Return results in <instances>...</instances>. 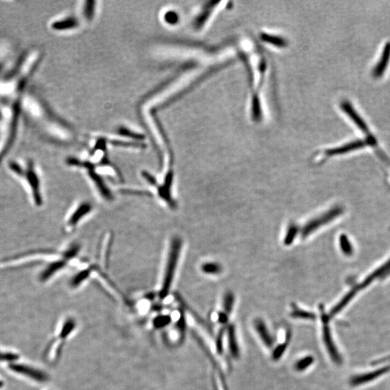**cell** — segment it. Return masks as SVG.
<instances>
[{
    "label": "cell",
    "instance_id": "6da1fadb",
    "mask_svg": "<svg viewBox=\"0 0 390 390\" xmlns=\"http://www.w3.org/2000/svg\"><path fill=\"white\" fill-rule=\"evenodd\" d=\"M40 51L30 48L14 60L12 67L0 78V103L20 101L26 91L29 79L39 63Z\"/></svg>",
    "mask_w": 390,
    "mask_h": 390
},
{
    "label": "cell",
    "instance_id": "7a4b0ae2",
    "mask_svg": "<svg viewBox=\"0 0 390 390\" xmlns=\"http://www.w3.org/2000/svg\"><path fill=\"white\" fill-rule=\"evenodd\" d=\"M390 279V255L383 261L374 267L361 278L355 280L349 285L347 291L341 296L334 307L330 310L329 316L332 319L346 310L356 299L379 283Z\"/></svg>",
    "mask_w": 390,
    "mask_h": 390
},
{
    "label": "cell",
    "instance_id": "3957f363",
    "mask_svg": "<svg viewBox=\"0 0 390 390\" xmlns=\"http://www.w3.org/2000/svg\"><path fill=\"white\" fill-rule=\"evenodd\" d=\"M6 167L9 174L23 186L33 205L42 206L43 198L41 182L34 162L32 160L22 161L13 158L7 162Z\"/></svg>",
    "mask_w": 390,
    "mask_h": 390
},
{
    "label": "cell",
    "instance_id": "277c9868",
    "mask_svg": "<svg viewBox=\"0 0 390 390\" xmlns=\"http://www.w3.org/2000/svg\"><path fill=\"white\" fill-rule=\"evenodd\" d=\"M2 121L0 124V165L13 146L18 132L20 117V101L1 104Z\"/></svg>",
    "mask_w": 390,
    "mask_h": 390
},
{
    "label": "cell",
    "instance_id": "5b68a950",
    "mask_svg": "<svg viewBox=\"0 0 390 390\" xmlns=\"http://www.w3.org/2000/svg\"><path fill=\"white\" fill-rule=\"evenodd\" d=\"M346 214V207L340 204L333 205L328 210L312 218L304 225V227L300 230L302 239H306L324 226H328L330 223L341 219Z\"/></svg>",
    "mask_w": 390,
    "mask_h": 390
},
{
    "label": "cell",
    "instance_id": "8992f818",
    "mask_svg": "<svg viewBox=\"0 0 390 390\" xmlns=\"http://www.w3.org/2000/svg\"><path fill=\"white\" fill-rule=\"evenodd\" d=\"M182 245V242L180 238L175 237L171 241L167 263H166V270H165L164 278H163V285H162L161 292H160V296L161 298L166 297L168 295V291H169L170 288L172 284L176 267H177L178 262H179V256H180Z\"/></svg>",
    "mask_w": 390,
    "mask_h": 390
},
{
    "label": "cell",
    "instance_id": "52a82bcc",
    "mask_svg": "<svg viewBox=\"0 0 390 390\" xmlns=\"http://www.w3.org/2000/svg\"><path fill=\"white\" fill-rule=\"evenodd\" d=\"M320 310L321 311V319L323 322V338L324 344H325L328 355L330 357L332 362L337 366H341L343 364V357L341 351L337 346L331 328L330 326V321L332 320L328 315V313L324 310L323 305L320 306Z\"/></svg>",
    "mask_w": 390,
    "mask_h": 390
},
{
    "label": "cell",
    "instance_id": "ba28073f",
    "mask_svg": "<svg viewBox=\"0 0 390 390\" xmlns=\"http://www.w3.org/2000/svg\"><path fill=\"white\" fill-rule=\"evenodd\" d=\"M341 109L349 118L357 126V127L361 131L364 132L366 135H371L370 129H369L368 124L365 122L363 118L357 112V110L353 106L352 103L349 101H343L341 103Z\"/></svg>",
    "mask_w": 390,
    "mask_h": 390
},
{
    "label": "cell",
    "instance_id": "9c48e42d",
    "mask_svg": "<svg viewBox=\"0 0 390 390\" xmlns=\"http://www.w3.org/2000/svg\"><path fill=\"white\" fill-rule=\"evenodd\" d=\"M390 61V42L385 43L384 46L380 60L377 61L376 65L372 70V76L375 78L380 79L383 77L386 72Z\"/></svg>",
    "mask_w": 390,
    "mask_h": 390
},
{
    "label": "cell",
    "instance_id": "30bf717a",
    "mask_svg": "<svg viewBox=\"0 0 390 390\" xmlns=\"http://www.w3.org/2000/svg\"><path fill=\"white\" fill-rule=\"evenodd\" d=\"M173 175L174 174H173L172 171H170L169 173H168L166 179H165L164 184L158 188V194H159L160 197L167 202L170 206L172 207V208H175L176 203L173 200L171 193V185H172L173 182Z\"/></svg>",
    "mask_w": 390,
    "mask_h": 390
},
{
    "label": "cell",
    "instance_id": "8fae6325",
    "mask_svg": "<svg viewBox=\"0 0 390 390\" xmlns=\"http://www.w3.org/2000/svg\"><path fill=\"white\" fill-rule=\"evenodd\" d=\"M338 246L341 253L345 257H351L355 255L356 247L350 236L346 234H341L338 239Z\"/></svg>",
    "mask_w": 390,
    "mask_h": 390
},
{
    "label": "cell",
    "instance_id": "7c38bea8",
    "mask_svg": "<svg viewBox=\"0 0 390 390\" xmlns=\"http://www.w3.org/2000/svg\"><path fill=\"white\" fill-rule=\"evenodd\" d=\"M92 210V206L90 203L88 202H83L79 205L78 208L76 209L75 211L74 212L73 215L69 218V221H68V226L70 227H73L76 226L77 223L82 219L83 217L90 213Z\"/></svg>",
    "mask_w": 390,
    "mask_h": 390
},
{
    "label": "cell",
    "instance_id": "4fadbf2b",
    "mask_svg": "<svg viewBox=\"0 0 390 390\" xmlns=\"http://www.w3.org/2000/svg\"><path fill=\"white\" fill-rule=\"evenodd\" d=\"M256 330L258 332L260 338L263 340V343L268 346V348H271L273 345V339L270 336L269 332L265 323L261 320H257L255 323Z\"/></svg>",
    "mask_w": 390,
    "mask_h": 390
},
{
    "label": "cell",
    "instance_id": "5bb4252c",
    "mask_svg": "<svg viewBox=\"0 0 390 390\" xmlns=\"http://www.w3.org/2000/svg\"><path fill=\"white\" fill-rule=\"evenodd\" d=\"M229 349L231 355L234 358L238 359L239 357V350L236 341L235 328L233 325H230L229 328Z\"/></svg>",
    "mask_w": 390,
    "mask_h": 390
},
{
    "label": "cell",
    "instance_id": "9a60e30c",
    "mask_svg": "<svg viewBox=\"0 0 390 390\" xmlns=\"http://www.w3.org/2000/svg\"><path fill=\"white\" fill-rule=\"evenodd\" d=\"M300 230L299 226L295 224V223H291L289 226V229H288L286 237H285V245L289 246L291 245V244H293L294 239H296V236L300 232Z\"/></svg>",
    "mask_w": 390,
    "mask_h": 390
},
{
    "label": "cell",
    "instance_id": "2e32d148",
    "mask_svg": "<svg viewBox=\"0 0 390 390\" xmlns=\"http://www.w3.org/2000/svg\"><path fill=\"white\" fill-rule=\"evenodd\" d=\"M202 270L206 274L218 275L222 273L223 268L219 263H207L202 265Z\"/></svg>",
    "mask_w": 390,
    "mask_h": 390
},
{
    "label": "cell",
    "instance_id": "e0dca14e",
    "mask_svg": "<svg viewBox=\"0 0 390 390\" xmlns=\"http://www.w3.org/2000/svg\"><path fill=\"white\" fill-rule=\"evenodd\" d=\"M234 300H235V297H234V294L231 291H228L224 296V301H223V307H224L225 313L226 315H229L231 314V311H232L233 306H234Z\"/></svg>",
    "mask_w": 390,
    "mask_h": 390
},
{
    "label": "cell",
    "instance_id": "ac0fdd59",
    "mask_svg": "<svg viewBox=\"0 0 390 390\" xmlns=\"http://www.w3.org/2000/svg\"><path fill=\"white\" fill-rule=\"evenodd\" d=\"M291 316L294 318L304 319V320H315L316 319V315L312 312L308 311L300 310V309H296L293 311L291 313Z\"/></svg>",
    "mask_w": 390,
    "mask_h": 390
},
{
    "label": "cell",
    "instance_id": "d6986e66",
    "mask_svg": "<svg viewBox=\"0 0 390 390\" xmlns=\"http://www.w3.org/2000/svg\"><path fill=\"white\" fill-rule=\"evenodd\" d=\"M314 362H315V359H314V357H311V356L304 358V359H301L300 361H299L296 364V370L299 371V372H302V371H304L306 369L310 367L314 363Z\"/></svg>",
    "mask_w": 390,
    "mask_h": 390
},
{
    "label": "cell",
    "instance_id": "ffe728a7",
    "mask_svg": "<svg viewBox=\"0 0 390 390\" xmlns=\"http://www.w3.org/2000/svg\"><path fill=\"white\" fill-rule=\"evenodd\" d=\"M288 343H289V341L287 342L283 343V344L279 345L276 348V350L274 351L273 354V360L278 361V359H280V358L282 357L285 351L287 349Z\"/></svg>",
    "mask_w": 390,
    "mask_h": 390
},
{
    "label": "cell",
    "instance_id": "44dd1931",
    "mask_svg": "<svg viewBox=\"0 0 390 390\" xmlns=\"http://www.w3.org/2000/svg\"><path fill=\"white\" fill-rule=\"evenodd\" d=\"M223 331L221 330L217 337L216 340V347L217 351L220 354H222L223 352Z\"/></svg>",
    "mask_w": 390,
    "mask_h": 390
},
{
    "label": "cell",
    "instance_id": "7402d4cb",
    "mask_svg": "<svg viewBox=\"0 0 390 390\" xmlns=\"http://www.w3.org/2000/svg\"><path fill=\"white\" fill-rule=\"evenodd\" d=\"M228 316L225 312H221L219 315V322L221 323L225 324L228 322Z\"/></svg>",
    "mask_w": 390,
    "mask_h": 390
},
{
    "label": "cell",
    "instance_id": "603a6c76",
    "mask_svg": "<svg viewBox=\"0 0 390 390\" xmlns=\"http://www.w3.org/2000/svg\"><path fill=\"white\" fill-rule=\"evenodd\" d=\"M3 114L2 109H1V106H0V124H1V121H2Z\"/></svg>",
    "mask_w": 390,
    "mask_h": 390
},
{
    "label": "cell",
    "instance_id": "cb8c5ba5",
    "mask_svg": "<svg viewBox=\"0 0 390 390\" xmlns=\"http://www.w3.org/2000/svg\"><path fill=\"white\" fill-rule=\"evenodd\" d=\"M387 183H388V187H389L390 189V174H388V179H387Z\"/></svg>",
    "mask_w": 390,
    "mask_h": 390
}]
</instances>
